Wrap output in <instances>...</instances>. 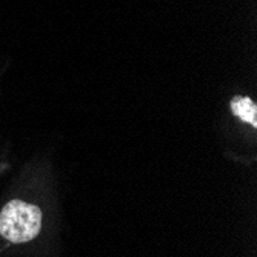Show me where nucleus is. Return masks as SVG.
<instances>
[{
  "label": "nucleus",
  "mask_w": 257,
  "mask_h": 257,
  "mask_svg": "<svg viewBox=\"0 0 257 257\" xmlns=\"http://www.w3.org/2000/svg\"><path fill=\"white\" fill-rule=\"evenodd\" d=\"M42 226V211L39 206L11 200L0 213V234L14 243H25L33 240Z\"/></svg>",
  "instance_id": "1"
},
{
  "label": "nucleus",
  "mask_w": 257,
  "mask_h": 257,
  "mask_svg": "<svg viewBox=\"0 0 257 257\" xmlns=\"http://www.w3.org/2000/svg\"><path fill=\"white\" fill-rule=\"evenodd\" d=\"M231 109L237 117H240L245 122H249L252 126H257V115H255V105L249 97L237 96L231 102Z\"/></svg>",
  "instance_id": "2"
}]
</instances>
